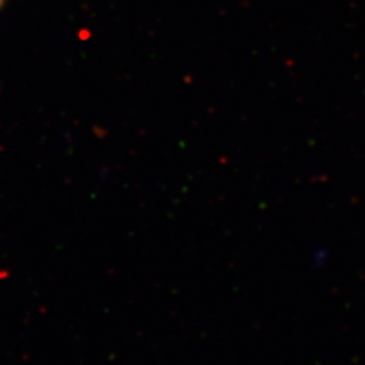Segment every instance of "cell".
Segmentation results:
<instances>
[{
  "label": "cell",
  "instance_id": "1",
  "mask_svg": "<svg viewBox=\"0 0 365 365\" xmlns=\"http://www.w3.org/2000/svg\"><path fill=\"white\" fill-rule=\"evenodd\" d=\"M4 2H5V0H0V8H2V5H4Z\"/></svg>",
  "mask_w": 365,
  "mask_h": 365
}]
</instances>
